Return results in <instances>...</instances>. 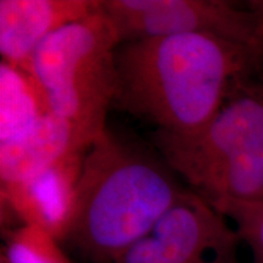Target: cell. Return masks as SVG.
Segmentation results:
<instances>
[{
    "label": "cell",
    "mask_w": 263,
    "mask_h": 263,
    "mask_svg": "<svg viewBox=\"0 0 263 263\" xmlns=\"http://www.w3.org/2000/svg\"><path fill=\"white\" fill-rule=\"evenodd\" d=\"M116 73L115 108L156 130L189 134L239 85L263 83V57L212 35L171 34L121 43Z\"/></svg>",
    "instance_id": "6da1fadb"
},
{
    "label": "cell",
    "mask_w": 263,
    "mask_h": 263,
    "mask_svg": "<svg viewBox=\"0 0 263 263\" xmlns=\"http://www.w3.org/2000/svg\"><path fill=\"white\" fill-rule=\"evenodd\" d=\"M160 154L105 129L85 153L65 241L94 263H115L184 193Z\"/></svg>",
    "instance_id": "7a4b0ae2"
},
{
    "label": "cell",
    "mask_w": 263,
    "mask_h": 263,
    "mask_svg": "<svg viewBox=\"0 0 263 263\" xmlns=\"http://www.w3.org/2000/svg\"><path fill=\"white\" fill-rule=\"evenodd\" d=\"M153 144L209 202L263 201V85H239L201 129L155 130Z\"/></svg>",
    "instance_id": "3957f363"
},
{
    "label": "cell",
    "mask_w": 263,
    "mask_h": 263,
    "mask_svg": "<svg viewBox=\"0 0 263 263\" xmlns=\"http://www.w3.org/2000/svg\"><path fill=\"white\" fill-rule=\"evenodd\" d=\"M117 31L100 6L64 26L33 52L26 71L37 81L49 110L98 138L106 129L116 91Z\"/></svg>",
    "instance_id": "277c9868"
},
{
    "label": "cell",
    "mask_w": 263,
    "mask_h": 263,
    "mask_svg": "<svg viewBox=\"0 0 263 263\" xmlns=\"http://www.w3.org/2000/svg\"><path fill=\"white\" fill-rule=\"evenodd\" d=\"M121 43L171 34H207L263 57V2L100 0Z\"/></svg>",
    "instance_id": "5b68a950"
},
{
    "label": "cell",
    "mask_w": 263,
    "mask_h": 263,
    "mask_svg": "<svg viewBox=\"0 0 263 263\" xmlns=\"http://www.w3.org/2000/svg\"><path fill=\"white\" fill-rule=\"evenodd\" d=\"M240 238L228 219L193 190L115 263H236Z\"/></svg>",
    "instance_id": "8992f818"
},
{
    "label": "cell",
    "mask_w": 263,
    "mask_h": 263,
    "mask_svg": "<svg viewBox=\"0 0 263 263\" xmlns=\"http://www.w3.org/2000/svg\"><path fill=\"white\" fill-rule=\"evenodd\" d=\"M85 153L67 157L24 183L2 185V205L20 226L37 227L65 241L73 221Z\"/></svg>",
    "instance_id": "52a82bcc"
},
{
    "label": "cell",
    "mask_w": 263,
    "mask_h": 263,
    "mask_svg": "<svg viewBox=\"0 0 263 263\" xmlns=\"http://www.w3.org/2000/svg\"><path fill=\"white\" fill-rule=\"evenodd\" d=\"M99 6L100 0H0L2 61L26 70L49 35Z\"/></svg>",
    "instance_id": "ba28073f"
},
{
    "label": "cell",
    "mask_w": 263,
    "mask_h": 263,
    "mask_svg": "<svg viewBox=\"0 0 263 263\" xmlns=\"http://www.w3.org/2000/svg\"><path fill=\"white\" fill-rule=\"evenodd\" d=\"M95 139L67 118L49 112L22 136L0 143V183H24L67 157L85 153Z\"/></svg>",
    "instance_id": "9c48e42d"
},
{
    "label": "cell",
    "mask_w": 263,
    "mask_h": 263,
    "mask_svg": "<svg viewBox=\"0 0 263 263\" xmlns=\"http://www.w3.org/2000/svg\"><path fill=\"white\" fill-rule=\"evenodd\" d=\"M50 112L32 74L17 66L0 64V143L12 140Z\"/></svg>",
    "instance_id": "30bf717a"
},
{
    "label": "cell",
    "mask_w": 263,
    "mask_h": 263,
    "mask_svg": "<svg viewBox=\"0 0 263 263\" xmlns=\"http://www.w3.org/2000/svg\"><path fill=\"white\" fill-rule=\"evenodd\" d=\"M0 263H71L60 241L33 226L6 230Z\"/></svg>",
    "instance_id": "8fae6325"
},
{
    "label": "cell",
    "mask_w": 263,
    "mask_h": 263,
    "mask_svg": "<svg viewBox=\"0 0 263 263\" xmlns=\"http://www.w3.org/2000/svg\"><path fill=\"white\" fill-rule=\"evenodd\" d=\"M210 203L228 219L240 240L249 245L255 263H263V201Z\"/></svg>",
    "instance_id": "7c38bea8"
}]
</instances>
